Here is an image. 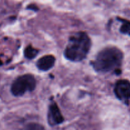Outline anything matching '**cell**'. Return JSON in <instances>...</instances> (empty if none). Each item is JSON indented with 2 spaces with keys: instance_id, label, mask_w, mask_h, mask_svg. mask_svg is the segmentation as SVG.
Wrapping results in <instances>:
<instances>
[{
  "instance_id": "9c48e42d",
  "label": "cell",
  "mask_w": 130,
  "mask_h": 130,
  "mask_svg": "<svg viewBox=\"0 0 130 130\" xmlns=\"http://www.w3.org/2000/svg\"><path fill=\"white\" fill-rule=\"evenodd\" d=\"M24 130H45L43 126L38 123H31L25 126Z\"/></svg>"
},
{
  "instance_id": "52a82bcc",
  "label": "cell",
  "mask_w": 130,
  "mask_h": 130,
  "mask_svg": "<svg viewBox=\"0 0 130 130\" xmlns=\"http://www.w3.org/2000/svg\"><path fill=\"white\" fill-rule=\"evenodd\" d=\"M38 50L33 48L32 46L29 45L24 50V56L28 59H32L38 54Z\"/></svg>"
},
{
  "instance_id": "5b68a950",
  "label": "cell",
  "mask_w": 130,
  "mask_h": 130,
  "mask_svg": "<svg viewBox=\"0 0 130 130\" xmlns=\"http://www.w3.org/2000/svg\"><path fill=\"white\" fill-rule=\"evenodd\" d=\"M48 123L51 125H57L62 123L64 121L62 113L55 102L50 105L48 113Z\"/></svg>"
},
{
  "instance_id": "ba28073f",
  "label": "cell",
  "mask_w": 130,
  "mask_h": 130,
  "mask_svg": "<svg viewBox=\"0 0 130 130\" xmlns=\"http://www.w3.org/2000/svg\"><path fill=\"white\" fill-rule=\"evenodd\" d=\"M123 22L120 28V31L123 34H130V22L126 20H120Z\"/></svg>"
},
{
  "instance_id": "7a4b0ae2",
  "label": "cell",
  "mask_w": 130,
  "mask_h": 130,
  "mask_svg": "<svg viewBox=\"0 0 130 130\" xmlns=\"http://www.w3.org/2000/svg\"><path fill=\"white\" fill-rule=\"evenodd\" d=\"M91 45V39L86 32L75 33L69 39V43L65 49V57L73 62L83 60L89 53Z\"/></svg>"
},
{
  "instance_id": "8992f818",
  "label": "cell",
  "mask_w": 130,
  "mask_h": 130,
  "mask_svg": "<svg viewBox=\"0 0 130 130\" xmlns=\"http://www.w3.org/2000/svg\"><path fill=\"white\" fill-rule=\"evenodd\" d=\"M55 63V58L53 55H48L42 57L37 61V67L41 71H47L52 69Z\"/></svg>"
},
{
  "instance_id": "277c9868",
  "label": "cell",
  "mask_w": 130,
  "mask_h": 130,
  "mask_svg": "<svg viewBox=\"0 0 130 130\" xmlns=\"http://www.w3.org/2000/svg\"><path fill=\"white\" fill-rule=\"evenodd\" d=\"M114 91L119 100L128 104L130 100V82L128 80L121 79L117 81Z\"/></svg>"
},
{
  "instance_id": "6da1fadb",
  "label": "cell",
  "mask_w": 130,
  "mask_h": 130,
  "mask_svg": "<svg viewBox=\"0 0 130 130\" xmlns=\"http://www.w3.org/2000/svg\"><path fill=\"white\" fill-rule=\"evenodd\" d=\"M123 59L121 51L116 47H107L100 51L93 62V66L99 72H109L119 69Z\"/></svg>"
},
{
  "instance_id": "3957f363",
  "label": "cell",
  "mask_w": 130,
  "mask_h": 130,
  "mask_svg": "<svg viewBox=\"0 0 130 130\" xmlns=\"http://www.w3.org/2000/svg\"><path fill=\"white\" fill-rule=\"evenodd\" d=\"M36 86V81L32 75H22L18 77L11 84V92L14 96H20L27 91H32Z\"/></svg>"
},
{
  "instance_id": "30bf717a",
  "label": "cell",
  "mask_w": 130,
  "mask_h": 130,
  "mask_svg": "<svg viewBox=\"0 0 130 130\" xmlns=\"http://www.w3.org/2000/svg\"><path fill=\"white\" fill-rule=\"evenodd\" d=\"M3 64V62H2V61L1 60H0V66H1V65Z\"/></svg>"
}]
</instances>
